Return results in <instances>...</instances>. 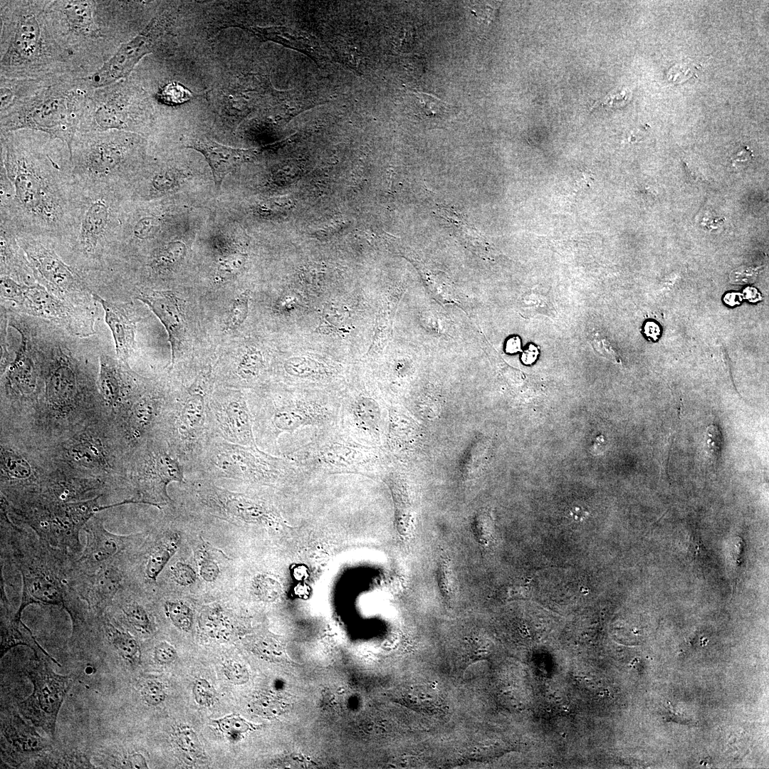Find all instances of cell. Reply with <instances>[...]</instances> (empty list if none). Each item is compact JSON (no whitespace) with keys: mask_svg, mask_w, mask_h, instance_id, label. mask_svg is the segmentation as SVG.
<instances>
[{"mask_svg":"<svg viewBox=\"0 0 769 769\" xmlns=\"http://www.w3.org/2000/svg\"><path fill=\"white\" fill-rule=\"evenodd\" d=\"M0 165V219L16 232L63 240L77 190L68 145L33 130L1 133Z\"/></svg>","mask_w":769,"mask_h":769,"instance_id":"1","label":"cell"},{"mask_svg":"<svg viewBox=\"0 0 769 769\" xmlns=\"http://www.w3.org/2000/svg\"><path fill=\"white\" fill-rule=\"evenodd\" d=\"M68 234L59 240L63 254L90 273L112 275L122 227L123 187L80 186Z\"/></svg>","mask_w":769,"mask_h":769,"instance_id":"2","label":"cell"},{"mask_svg":"<svg viewBox=\"0 0 769 769\" xmlns=\"http://www.w3.org/2000/svg\"><path fill=\"white\" fill-rule=\"evenodd\" d=\"M42 1H10L1 9V76L46 79L71 54L54 31Z\"/></svg>","mask_w":769,"mask_h":769,"instance_id":"3","label":"cell"},{"mask_svg":"<svg viewBox=\"0 0 769 769\" xmlns=\"http://www.w3.org/2000/svg\"><path fill=\"white\" fill-rule=\"evenodd\" d=\"M86 78L43 79L17 106L1 116V133L21 130L48 135L70 150L94 90Z\"/></svg>","mask_w":769,"mask_h":769,"instance_id":"4","label":"cell"},{"mask_svg":"<svg viewBox=\"0 0 769 769\" xmlns=\"http://www.w3.org/2000/svg\"><path fill=\"white\" fill-rule=\"evenodd\" d=\"M142 142L125 131L78 132L70 147L76 184L123 187Z\"/></svg>","mask_w":769,"mask_h":769,"instance_id":"5","label":"cell"},{"mask_svg":"<svg viewBox=\"0 0 769 769\" xmlns=\"http://www.w3.org/2000/svg\"><path fill=\"white\" fill-rule=\"evenodd\" d=\"M37 283L80 311L93 315L95 298L90 286L95 276L73 263L61 251L58 239L16 232Z\"/></svg>","mask_w":769,"mask_h":769,"instance_id":"6","label":"cell"},{"mask_svg":"<svg viewBox=\"0 0 769 769\" xmlns=\"http://www.w3.org/2000/svg\"><path fill=\"white\" fill-rule=\"evenodd\" d=\"M1 300L11 303L14 313L41 318L78 337L95 333L93 315L72 308L38 283L27 285L1 276Z\"/></svg>","mask_w":769,"mask_h":769,"instance_id":"7","label":"cell"},{"mask_svg":"<svg viewBox=\"0 0 769 769\" xmlns=\"http://www.w3.org/2000/svg\"><path fill=\"white\" fill-rule=\"evenodd\" d=\"M364 456L362 446L343 431L325 429L290 452L288 458L299 471L331 474L357 471Z\"/></svg>","mask_w":769,"mask_h":769,"instance_id":"8","label":"cell"},{"mask_svg":"<svg viewBox=\"0 0 769 769\" xmlns=\"http://www.w3.org/2000/svg\"><path fill=\"white\" fill-rule=\"evenodd\" d=\"M27 676L33 685V691L20 703V712L36 726L53 737L57 716L70 687L71 679L55 673L42 661L31 664Z\"/></svg>","mask_w":769,"mask_h":769,"instance_id":"9","label":"cell"},{"mask_svg":"<svg viewBox=\"0 0 769 769\" xmlns=\"http://www.w3.org/2000/svg\"><path fill=\"white\" fill-rule=\"evenodd\" d=\"M169 23L166 15L155 16L134 38L125 43L88 81L94 88L105 87L127 78L145 55L152 53Z\"/></svg>","mask_w":769,"mask_h":769,"instance_id":"10","label":"cell"},{"mask_svg":"<svg viewBox=\"0 0 769 769\" xmlns=\"http://www.w3.org/2000/svg\"><path fill=\"white\" fill-rule=\"evenodd\" d=\"M94 4L88 1H55L46 11L52 26L63 46L102 36L93 16Z\"/></svg>","mask_w":769,"mask_h":769,"instance_id":"11","label":"cell"},{"mask_svg":"<svg viewBox=\"0 0 769 769\" xmlns=\"http://www.w3.org/2000/svg\"><path fill=\"white\" fill-rule=\"evenodd\" d=\"M338 417L335 410L319 402L295 400L276 407L271 422L273 430L278 436L283 433L293 434L307 427L324 430L331 427Z\"/></svg>","mask_w":769,"mask_h":769,"instance_id":"12","label":"cell"},{"mask_svg":"<svg viewBox=\"0 0 769 769\" xmlns=\"http://www.w3.org/2000/svg\"><path fill=\"white\" fill-rule=\"evenodd\" d=\"M137 299L145 303L164 326L171 346L172 362L180 350L186 332V321L180 299L171 291L140 292Z\"/></svg>","mask_w":769,"mask_h":769,"instance_id":"13","label":"cell"},{"mask_svg":"<svg viewBox=\"0 0 769 769\" xmlns=\"http://www.w3.org/2000/svg\"><path fill=\"white\" fill-rule=\"evenodd\" d=\"M185 147L201 152L207 160L213 173L215 185L219 189L225 177L250 160L255 150L234 148L204 137L186 140Z\"/></svg>","mask_w":769,"mask_h":769,"instance_id":"14","label":"cell"},{"mask_svg":"<svg viewBox=\"0 0 769 769\" xmlns=\"http://www.w3.org/2000/svg\"><path fill=\"white\" fill-rule=\"evenodd\" d=\"M94 296L105 313V322L114 338L116 354L122 362L127 363L135 347L136 320L126 305L105 300L95 293Z\"/></svg>","mask_w":769,"mask_h":769,"instance_id":"15","label":"cell"},{"mask_svg":"<svg viewBox=\"0 0 769 769\" xmlns=\"http://www.w3.org/2000/svg\"><path fill=\"white\" fill-rule=\"evenodd\" d=\"M1 276L32 285L37 283L26 256L20 246L14 227L0 221Z\"/></svg>","mask_w":769,"mask_h":769,"instance_id":"16","label":"cell"},{"mask_svg":"<svg viewBox=\"0 0 769 769\" xmlns=\"http://www.w3.org/2000/svg\"><path fill=\"white\" fill-rule=\"evenodd\" d=\"M226 436L241 446H256L250 412L244 398L230 401L217 415Z\"/></svg>","mask_w":769,"mask_h":769,"instance_id":"17","label":"cell"},{"mask_svg":"<svg viewBox=\"0 0 769 769\" xmlns=\"http://www.w3.org/2000/svg\"><path fill=\"white\" fill-rule=\"evenodd\" d=\"M380 419L377 404L367 397L352 399L340 416L342 430L350 437L353 433L372 432L378 429Z\"/></svg>","mask_w":769,"mask_h":769,"instance_id":"18","label":"cell"},{"mask_svg":"<svg viewBox=\"0 0 769 769\" xmlns=\"http://www.w3.org/2000/svg\"><path fill=\"white\" fill-rule=\"evenodd\" d=\"M3 734L9 748L21 757L37 755L48 748V742L19 716H14L4 724Z\"/></svg>","mask_w":769,"mask_h":769,"instance_id":"19","label":"cell"},{"mask_svg":"<svg viewBox=\"0 0 769 769\" xmlns=\"http://www.w3.org/2000/svg\"><path fill=\"white\" fill-rule=\"evenodd\" d=\"M88 542L82 559L92 563H101L117 553L124 546L123 536L108 532L100 523L87 528Z\"/></svg>","mask_w":769,"mask_h":769,"instance_id":"20","label":"cell"},{"mask_svg":"<svg viewBox=\"0 0 769 769\" xmlns=\"http://www.w3.org/2000/svg\"><path fill=\"white\" fill-rule=\"evenodd\" d=\"M23 597L19 610H22L32 603L59 605L62 602L61 594L54 582L43 575H23Z\"/></svg>","mask_w":769,"mask_h":769,"instance_id":"21","label":"cell"},{"mask_svg":"<svg viewBox=\"0 0 769 769\" xmlns=\"http://www.w3.org/2000/svg\"><path fill=\"white\" fill-rule=\"evenodd\" d=\"M98 377L99 391L104 400L110 405L116 406L123 393V384L120 367L117 362L110 355L100 356Z\"/></svg>","mask_w":769,"mask_h":769,"instance_id":"22","label":"cell"},{"mask_svg":"<svg viewBox=\"0 0 769 769\" xmlns=\"http://www.w3.org/2000/svg\"><path fill=\"white\" fill-rule=\"evenodd\" d=\"M244 28L261 40L271 41L286 47L298 50L306 53L312 58H315L314 47L311 45L310 41L300 34H297L291 29L281 26H245Z\"/></svg>","mask_w":769,"mask_h":769,"instance_id":"23","label":"cell"},{"mask_svg":"<svg viewBox=\"0 0 769 769\" xmlns=\"http://www.w3.org/2000/svg\"><path fill=\"white\" fill-rule=\"evenodd\" d=\"M19 644L26 645L32 648L34 652H43L53 661L58 664L38 644L30 629L21 622V614L16 613L14 619L1 624L0 657H2L9 649Z\"/></svg>","mask_w":769,"mask_h":769,"instance_id":"24","label":"cell"},{"mask_svg":"<svg viewBox=\"0 0 769 769\" xmlns=\"http://www.w3.org/2000/svg\"><path fill=\"white\" fill-rule=\"evenodd\" d=\"M285 372L291 377L308 380H321L333 376L336 369L307 356H294L286 360Z\"/></svg>","mask_w":769,"mask_h":769,"instance_id":"25","label":"cell"},{"mask_svg":"<svg viewBox=\"0 0 769 769\" xmlns=\"http://www.w3.org/2000/svg\"><path fill=\"white\" fill-rule=\"evenodd\" d=\"M181 542V536L174 533L167 536L152 553L145 567L147 577L156 580L163 568L175 554Z\"/></svg>","mask_w":769,"mask_h":769,"instance_id":"26","label":"cell"},{"mask_svg":"<svg viewBox=\"0 0 769 769\" xmlns=\"http://www.w3.org/2000/svg\"><path fill=\"white\" fill-rule=\"evenodd\" d=\"M121 582L120 573L114 568H106L95 577L93 595L98 605H105L117 593Z\"/></svg>","mask_w":769,"mask_h":769,"instance_id":"27","label":"cell"},{"mask_svg":"<svg viewBox=\"0 0 769 769\" xmlns=\"http://www.w3.org/2000/svg\"><path fill=\"white\" fill-rule=\"evenodd\" d=\"M184 246L172 243L156 250L150 256L147 266L153 273L159 274L173 268L184 256Z\"/></svg>","mask_w":769,"mask_h":769,"instance_id":"28","label":"cell"},{"mask_svg":"<svg viewBox=\"0 0 769 769\" xmlns=\"http://www.w3.org/2000/svg\"><path fill=\"white\" fill-rule=\"evenodd\" d=\"M204 417V399L202 393L192 392L187 399L180 414L182 427L186 431L197 429Z\"/></svg>","mask_w":769,"mask_h":769,"instance_id":"29","label":"cell"},{"mask_svg":"<svg viewBox=\"0 0 769 769\" xmlns=\"http://www.w3.org/2000/svg\"><path fill=\"white\" fill-rule=\"evenodd\" d=\"M412 95L417 100L415 101L417 116L438 118L449 115L454 110L451 105L429 93L414 91Z\"/></svg>","mask_w":769,"mask_h":769,"instance_id":"30","label":"cell"},{"mask_svg":"<svg viewBox=\"0 0 769 769\" xmlns=\"http://www.w3.org/2000/svg\"><path fill=\"white\" fill-rule=\"evenodd\" d=\"M110 639L119 654L130 663L136 662L140 656V647L129 633L116 629L112 625L110 629Z\"/></svg>","mask_w":769,"mask_h":769,"instance_id":"31","label":"cell"},{"mask_svg":"<svg viewBox=\"0 0 769 769\" xmlns=\"http://www.w3.org/2000/svg\"><path fill=\"white\" fill-rule=\"evenodd\" d=\"M164 610L176 627L185 632L191 629L193 614L187 605L181 601H167L164 604Z\"/></svg>","mask_w":769,"mask_h":769,"instance_id":"32","label":"cell"},{"mask_svg":"<svg viewBox=\"0 0 769 769\" xmlns=\"http://www.w3.org/2000/svg\"><path fill=\"white\" fill-rule=\"evenodd\" d=\"M263 367V359L261 352L251 347L243 355L238 367L237 374L243 380L256 379Z\"/></svg>","mask_w":769,"mask_h":769,"instance_id":"33","label":"cell"},{"mask_svg":"<svg viewBox=\"0 0 769 769\" xmlns=\"http://www.w3.org/2000/svg\"><path fill=\"white\" fill-rule=\"evenodd\" d=\"M157 476L159 478L162 486L166 489V486L172 481L181 482L183 475L179 464L167 454H161L158 456L155 465Z\"/></svg>","mask_w":769,"mask_h":769,"instance_id":"34","label":"cell"},{"mask_svg":"<svg viewBox=\"0 0 769 769\" xmlns=\"http://www.w3.org/2000/svg\"><path fill=\"white\" fill-rule=\"evenodd\" d=\"M174 741L186 753L196 758L202 757L204 752L196 733L187 726L178 727L174 733Z\"/></svg>","mask_w":769,"mask_h":769,"instance_id":"35","label":"cell"},{"mask_svg":"<svg viewBox=\"0 0 769 769\" xmlns=\"http://www.w3.org/2000/svg\"><path fill=\"white\" fill-rule=\"evenodd\" d=\"M249 291L240 294L234 301L225 323L226 330L237 329L246 320L249 314Z\"/></svg>","mask_w":769,"mask_h":769,"instance_id":"36","label":"cell"},{"mask_svg":"<svg viewBox=\"0 0 769 769\" xmlns=\"http://www.w3.org/2000/svg\"><path fill=\"white\" fill-rule=\"evenodd\" d=\"M1 455L4 470L9 476L16 478H26L31 475V467L21 456L6 450L1 451Z\"/></svg>","mask_w":769,"mask_h":769,"instance_id":"37","label":"cell"},{"mask_svg":"<svg viewBox=\"0 0 769 769\" xmlns=\"http://www.w3.org/2000/svg\"><path fill=\"white\" fill-rule=\"evenodd\" d=\"M195 96L196 94L183 85L172 82L160 90L158 97L165 104L177 105L184 103Z\"/></svg>","mask_w":769,"mask_h":769,"instance_id":"38","label":"cell"},{"mask_svg":"<svg viewBox=\"0 0 769 769\" xmlns=\"http://www.w3.org/2000/svg\"><path fill=\"white\" fill-rule=\"evenodd\" d=\"M347 310H344L341 306L328 308L323 310L318 329L324 333L340 330L342 323L347 321Z\"/></svg>","mask_w":769,"mask_h":769,"instance_id":"39","label":"cell"},{"mask_svg":"<svg viewBox=\"0 0 769 769\" xmlns=\"http://www.w3.org/2000/svg\"><path fill=\"white\" fill-rule=\"evenodd\" d=\"M124 613L130 624L136 628L150 633L151 622L145 610L139 604L132 603L124 609Z\"/></svg>","mask_w":769,"mask_h":769,"instance_id":"40","label":"cell"},{"mask_svg":"<svg viewBox=\"0 0 769 769\" xmlns=\"http://www.w3.org/2000/svg\"><path fill=\"white\" fill-rule=\"evenodd\" d=\"M219 730L224 733H244L250 729V724L237 715H229L213 721Z\"/></svg>","mask_w":769,"mask_h":769,"instance_id":"41","label":"cell"},{"mask_svg":"<svg viewBox=\"0 0 769 769\" xmlns=\"http://www.w3.org/2000/svg\"><path fill=\"white\" fill-rule=\"evenodd\" d=\"M192 693L196 702L204 706H209L215 701V691L212 686L204 679H198L192 687Z\"/></svg>","mask_w":769,"mask_h":769,"instance_id":"42","label":"cell"},{"mask_svg":"<svg viewBox=\"0 0 769 769\" xmlns=\"http://www.w3.org/2000/svg\"><path fill=\"white\" fill-rule=\"evenodd\" d=\"M245 261L246 255L243 253L231 254L221 259L218 265L220 276L227 278L236 275L243 268Z\"/></svg>","mask_w":769,"mask_h":769,"instance_id":"43","label":"cell"},{"mask_svg":"<svg viewBox=\"0 0 769 769\" xmlns=\"http://www.w3.org/2000/svg\"><path fill=\"white\" fill-rule=\"evenodd\" d=\"M71 454L76 460L87 459V461L100 460L101 451L99 448L90 441H80L74 446L71 450Z\"/></svg>","mask_w":769,"mask_h":769,"instance_id":"44","label":"cell"},{"mask_svg":"<svg viewBox=\"0 0 769 769\" xmlns=\"http://www.w3.org/2000/svg\"><path fill=\"white\" fill-rule=\"evenodd\" d=\"M155 402L150 397H144L135 405L133 411L134 422L138 426H145L150 420L154 412Z\"/></svg>","mask_w":769,"mask_h":769,"instance_id":"45","label":"cell"},{"mask_svg":"<svg viewBox=\"0 0 769 769\" xmlns=\"http://www.w3.org/2000/svg\"><path fill=\"white\" fill-rule=\"evenodd\" d=\"M199 575L206 582H213L218 577L220 569L215 560L204 552L199 560Z\"/></svg>","mask_w":769,"mask_h":769,"instance_id":"46","label":"cell"},{"mask_svg":"<svg viewBox=\"0 0 769 769\" xmlns=\"http://www.w3.org/2000/svg\"><path fill=\"white\" fill-rule=\"evenodd\" d=\"M172 579L182 586H189L197 580L195 570L188 564L178 562L172 570Z\"/></svg>","mask_w":769,"mask_h":769,"instance_id":"47","label":"cell"},{"mask_svg":"<svg viewBox=\"0 0 769 769\" xmlns=\"http://www.w3.org/2000/svg\"><path fill=\"white\" fill-rule=\"evenodd\" d=\"M142 696L147 704L157 706L164 701L166 694L162 684L152 681L147 682L142 688Z\"/></svg>","mask_w":769,"mask_h":769,"instance_id":"48","label":"cell"},{"mask_svg":"<svg viewBox=\"0 0 769 769\" xmlns=\"http://www.w3.org/2000/svg\"><path fill=\"white\" fill-rule=\"evenodd\" d=\"M223 671L226 678L234 684H243L249 679L247 670L240 664L233 661L224 664Z\"/></svg>","mask_w":769,"mask_h":769,"instance_id":"49","label":"cell"},{"mask_svg":"<svg viewBox=\"0 0 769 769\" xmlns=\"http://www.w3.org/2000/svg\"><path fill=\"white\" fill-rule=\"evenodd\" d=\"M629 93L625 89L612 92L609 93L603 99L595 103L593 108L597 105H602L605 107L617 108L627 104L629 99Z\"/></svg>","mask_w":769,"mask_h":769,"instance_id":"50","label":"cell"},{"mask_svg":"<svg viewBox=\"0 0 769 769\" xmlns=\"http://www.w3.org/2000/svg\"><path fill=\"white\" fill-rule=\"evenodd\" d=\"M155 658L160 664H169L177 657V652L173 646L166 642H162L155 648Z\"/></svg>","mask_w":769,"mask_h":769,"instance_id":"51","label":"cell"},{"mask_svg":"<svg viewBox=\"0 0 769 769\" xmlns=\"http://www.w3.org/2000/svg\"><path fill=\"white\" fill-rule=\"evenodd\" d=\"M708 446L710 453L716 459L721 448V434L715 426H710L707 429Z\"/></svg>","mask_w":769,"mask_h":769,"instance_id":"52","label":"cell"},{"mask_svg":"<svg viewBox=\"0 0 769 769\" xmlns=\"http://www.w3.org/2000/svg\"><path fill=\"white\" fill-rule=\"evenodd\" d=\"M538 355V349L535 346L530 345L523 352L521 359L523 363L529 365L536 360Z\"/></svg>","mask_w":769,"mask_h":769,"instance_id":"53","label":"cell"},{"mask_svg":"<svg viewBox=\"0 0 769 769\" xmlns=\"http://www.w3.org/2000/svg\"><path fill=\"white\" fill-rule=\"evenodd\" d=\"M506 350L509 353H515L520 350V340L518 337H512L508 340Z\"/></svg>","mask_w":769,"mask_h":769,"instance_id":"54","label":"cell"},{"mask_svg":"<svg viewBox=\"0 0 769 769\" xmlns=\"http://www.w3.org/2000/svg\"><path fill=\"white\" fill-rule=\"evenodd\" d=\"M129 758H130L129 761H130V763L131 764L132 768H147V764L145 763V760L144 758L141 755L134 754V755L130 756Z\"/></svg>","mask_w":769,"mask_h":769,"instance_id":"55","label":"cell"},{"mask_svg":"<svg viewBox=\"0 0 769 769\" xmlns=\"http://www.w3.org/2000/svg\"><path fill=\"white\" fill-rule=\"evenodd\" d=\"M258 587L262 590V595L266 597H270L272 595L271 587L272 585L269 580L258 581Z\"/></svg>","mask_w":769,"mask_h":769,"instance_id":"56","label":"cell"}]
</instances>
